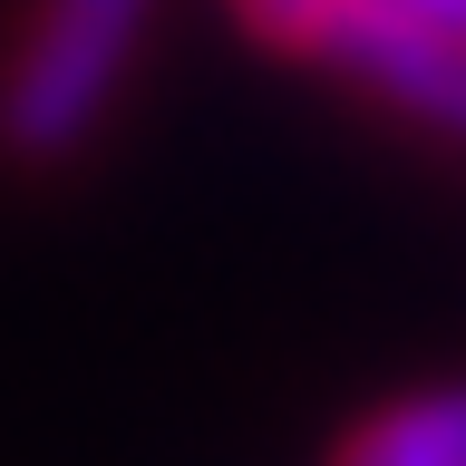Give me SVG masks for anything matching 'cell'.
<instances>
[{
	"mask_svg": "<svg viewBox=\"0 0 466 466\" xmlns=\"http://www.w3.org/2000/svg\"><path fill=\"white\" fill-rule=\"evenodd\" d=\"M156 10L166 0H29L0 49V156L29 175L78 166L137 78Z\"/></svg>",
	"mask_w": 466,
	"mask_h": 466,
	"instance_id": "1",
	"label": "cell"
},
{
	"mask_svg": "<svg viewBox=\"0 0 466 466\" xmlns=\"http://www.w3.org/2000/svg\"><path fill=\"white\" fill-rule=\"evenodd\" d=\"M320 466H466V379H428L408 399L360 408Z\"/></svg>",
	"mask_w": 466,
	"mask_h": 466,
	"instance_id": "3",
	"label": "cell"
},
{
	"mask_svg": "<svg viewBox=\"0 0 466 466\" xmlns=\"http://www.w3.org/2000/svg\"><path fill=\"white\" fill-rule=\"evenodd\" d=\"M311 58L330 78H350L370 107L466 146V39L447 20H428L418 0H340Z\"/></svg>",
	"mask_w": 466,
	"mask_h": 466,
	"instance_id": "2",
	"label": "cell"
},
{
	"mask_svg": "<svg viewBox=\"0 0 466 466\" xmlns=\"http://www.w3.org/2000/svg\"><path fill=\"white\" fill-rule=\"evenodd\" d=\"M418 10H428V20H447V29L466 39V0H418Z\"/></svg>",
	"mask_w": 466,
	"mask_h": 466,
	"instance_id": "5",
	"label": "cell"
},
{
	"mask_svg": "<svg viewBox=\"0 0 466 466\" xmlns=\"http://www.w3.org/2000/svg\"><path fill=\"white\" fill-rule=\"evenodd\" d=\"M330 10H340V0H233V20L253 29L262 49H282V58H311L320 29H330Z\"/></svg>",
	"mask_w": 466,
	"mask_h": 466,
	"instance_id": "4",
	"label": "cell"
}]
</instances>
